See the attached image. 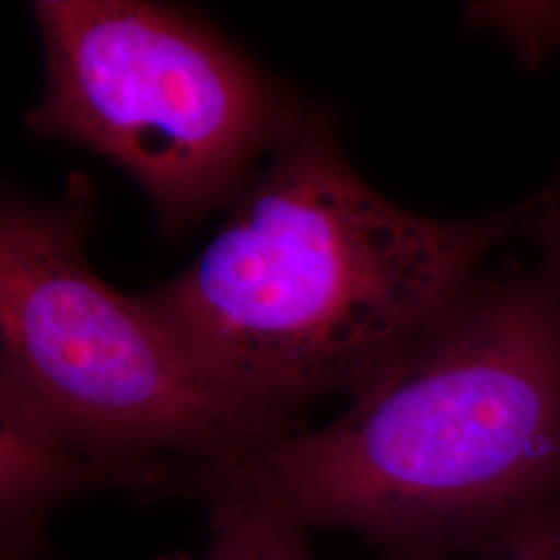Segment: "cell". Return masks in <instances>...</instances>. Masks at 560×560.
<instances>
[{
	"instance_id": "7",
	"label": "cell",
	"mask_w": 560,
	"mask_h": 560,
	"mask_svg": "<svg viewBox=\"0 0 560 560\" xmlns=\"http://www.w3.org/2000/svg\"><path fill=\"white\" fill-rule=\"evenodd\" d=\"M467 21L499 32L529 62L560 44V0H474Z\"/></svg>"
},
{
	"instance_id": "9",
	"label": "cell",
	"mask_w": 560,
	"mask_h": 560,
	"mask_svg": "<svg viewBox=\"0 0 560 560\" xmlns=\"http://www.w3.org/2000/svg\"><path fill=\"white\" fill-rule=\"evenodd\" d=\"M517 560H560V509L550 511L532 529L521 534Z\"/></svg>"
},
{
	"instance_id": "2",
	"label": "cell",
	"mask_w": 560,
	"mask_h": 560,
	"mask_svg": "<svg viewBox=\"0 0 560 560\" xmlns=\"http://www.w3.org/2000/svg\"><path fill=\"white\" fill-rule=\"evenodd\" d=\"M219 233L141 295L201 368L280 416L355 395L527 233L538 198L476 221H436L370 187L332 120L300 129L233 198Z\"/></svg>"
},
{
	"instance_id": "3",
	"label": "cell",
	"mask_w": 560,
	"mask_h": 560,
	"mask_svg": "<svg viewBox=\"0 0 560 560\" xmlns=\"http://www.w3.org/2000/svg\"><path fill=\"white\" fill-rule=\"evenodd\" d=\"M88 183L55 203L4 194L0 212V388L60 434L120 467L219 459L300 430L214 381L141 298L85 258Z\"/></svg>"
},
{
	"instance_id": "5",
	"label": "cell",
	"mask_w": 560,
	"mask_h": 560,
	"mask_svg": "<svg viewBox=\"0 0 560 560\" xmlns=\"http://www.w3.org/2000/svg\"><path fill=\"white\" fill-rule=\"evenodd\" d=\"M110 483L129 488V476L0 388V560H40L60 504Z\"/></svg>"
},
{
	"instance_id": "8",
	"label": "cell",
	"mask_w": 560,
	"mask_h": 560,
	"mask_svg": "<svg viewBox=\"0 0 560 560\" xmlns=\"http://www.w3.org/2000/svg\"><path fill=\"white\" fill-rule=\"evenodd\" d=\"M529 235L540 241L548 254L546 277L555 284L560 298V194L544 191L538 196V206L534 219L527 229Z\"/></svg>"
},
{
	"instance_id": "4",
	"label": "cell",
	"mask_w": 560,
	"mask_h": 560,
	"mask_svg": "<svg viewBox=\"0 0 560 560\" xmlns=\"http://www.w3.org/2000/svg\"><path fill=\"white\" fill-rule=\"evenodd\" d=\"M46 85L25 127L119 166L183 233L235 198L305 119L260 67L156 0H30Z\"/></svg>"
},
{
	"instance_id": "6",
	"label": "cell",
	"mask_w": 560,
	"mask_h": 560,
	"mask_svg": "<svg viewBox=\"0 0 560 560\" xmlns=\"http://www.w3.org/2000/svg\"><path fill=\"white\" fill-rule=\"evenodd\" d=\"M200 560H314L307 532L237 504L210 506V541Z\"/></svg>"
},
{
	"instance_id": "1",
	"label": "cell",
	"mask_w": 560,
	"mask_h": 560,
	"mask_svg": "<svg viewBox=\"0 0 560 560\" xmlns=\"http://www.w3.org/2000/svg\"><path fill=\"white\" fill-rule=\"evenodd\" d=\"M154 497L349 529L390 560H441L560 497V298L478 279L339 418L219 459L166 463Z\"/></svg>"
}]
</instances>
